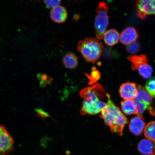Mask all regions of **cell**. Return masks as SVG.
I'll list each match as a JSON object with an SVG mask.
<instances>
[{
  "label": "cell",
  "instance_id": "cell-9",
  "mask_svg": "<svg viewBox=\"0 0 155 155\" xmlns=\"http://www.w3.org/2000/svg\"><path fill=\"white\" fill-rule=\"evenodd\" d=\"M107 107V104L101 101L93 104H88L83 102L81 110V113L83 115L86 114L88 115H96Z\"/></svg>",
  "mask_w": 155,
  "mask_h": 155
},
{
  "label": "cell",
  "instance_id": "cell-6",
  "mask_svg": "<svg viewBox=\"0 0 155 155\" xmlns=\"http://www.w3.org/2000/svg\"><path fill=\"white\" fill-rule=\"evenodd\" d=\"M137 15L141 20H144L148 15L155 14V0L136 1Z\"/></svg>",
  "mask_w": 155,
  "mask_h": 155
},
{
  "label": "cell",
  "instance_id": "cell-19",
  "mask_svg": "<svg viewBox=\"0 0 155 155\" xmlns=\"http://www.w3.org/2000/svg\"><path fill=\"white\" fill-rule=\"evenodd\" d=\"M137 70L140 76L145 79L151 78L153 69L152 67L148 63L144 64L139 67Z\"/></svg>",
  "mask_w": 155,
  "mask_h": 155
},
{
  "label": "cell",
  "instance_id": "cell-5",
  "mask_svg": "<svg viewBox=\"0 0 155 155\" xmlns=\"http://www.w3.org/2000/svg\"><path fill=\"white\" fill-rule=\"evenodd\" d=\"M14 141L6 128L0 125V155H8L14 149Z\"/></svg>",
  "mask_w": 155,
  "mask_h": 155
},
{
  "label": "cell",
  "instance_id": "cell-14",
  "mask_svg": "<svg viewBox=\"0 0 155 155\" xmlns=\"http://www.w3.org/2000/svg\"><path fill=\"white\" fill-rule=\"evenodd\" d=\"M127 59L131 63V68L134 71L137 70L141 65L148 63L149 61L147 56L144 54L130 55L127 57Z\"/></svg>",
  "mask_w": 155,
  "mask_h": 155
},
{
  "label": "cell",
  "instance_id": "cell-17",
  "mask_svg": "<svg viewBox=\"0 0 155 155\" xmlns=\"http://www.w3.org/2000/svg\"><path fill=\"white\" fill-rule=\"evenodd\" d=\"M63 62L65 68L69 69L75 68L78 65V59L74 54L69 53L64 56Z\"/></svg>",
  "mask_w": 155,
  "mask_h": 155
},
{
  "label": "cell",
  "instance_id": "cell-21",
  "mask_svg": "<svg viewBox=\"0 0 155 155\" xmlns=\"http://www.w3.org/2000/svg\"><path fill=\"white\" fill-rule=\"evenodd\" d=\"M86 76L89 80V84L91 85L96 83L99 80L101 77V74L98 70L92 71L90 75L86 74Z\"/></svg>",
  "mask_w": 155,
  "mask_h": 155
},
{
  "label": "cell",
  "instance_id": "cell-16",
  "mask_svg": "<svg viewBox=\"0 0 155 155\" xmlns=\"http://www.w3.org/2000/svg\"><path fill=\"white\" fill-rule=\"evenodd\" d=\"M122 111L126 115H131L137 114V109L133 100H127L121 103Z\"/></svg>",
  "mask_w": 155,
  "mask_h": 155
},
{
  "label": "cell",
  "instance_id": "cell-4",
  "mask_svg": "<svg viewBox=\"0 0 155 155\" xmlns=\"http://www.w3.org/2000/svg\"><path fill=\"white\" fill-rule=\"evenodd\" d=\"M105 92V90L101 84H96L82 89L81 91L80 95L84 99L83 102L93 104L103 99Z\"/></svg>",
  "mask_w": 155,
  "mask_h": 155
},
{
  "label": "cell",
  "instance_id": "cell-26",
  "mask_svg": "<svg viewBox=\"0 0 155 155\" xmlns=\"http://www.w3.org/2000/svg\"><path fill=\"white\" fill-rule=\"evenodd\" d=\"M36 111L37 115L40 117L45 118L49 117L50 116L49 114L41 109H37Z\"/></svg>",
  "mask_w": 155,
  "mask_h": 155
},
{
  "label": "cell",
  "instance_id": "cell-24",
  "mask_svg": "<svg viewBox=\"0 0 155 155\" xmlns=\"http://www.w3.org/2000/svg\"><path fill=\"white\" fill-rule=\"evenodd\" d=\"M61 1H45L44 3L48 8L53 9L56 7L59 6L61 3Z\"/></svg>",
  "mask_w": 155,
  "mask_h": 155
},
{
  "label": "cell",
  "instance_id": "cell-12",
  "mask_svg": "<svg viewBox=\"0 0 155 155\" xmlns=\"http://www.w3.org/2000/svg\"><path fill=\"white\" fill-rule=\"evenodd\" d=\"M50 15L52 20L54 22L61 24L66 21L68 13L64 7L59 5L51 9Z\"/></svg>",
  "mask_w": 155,
  "mask_h": 155
},
{
  "label": "cell",
  "instance_id": "cell-7",
  "mask_svg": "<svg viewBox=\"0 0 155 155\" xmlns=\"http://www.w3.org/2000/svg\"><path fill=\"white\" fill-rule=\"evenodd\" d=\"M137 94L136 97L134 100L143 103L148 108V110L151 115L155 117V110L152 106V97L147 91L144 87L140 85L137 86Z\"/></svg>",
  "mask_w": 155,
  "mask_h": 155
},
{
  "label": "cell",
  "instance_id": "cell-1",
  "mask_svg": "<svg viewBox=\"0 0 155 155\" xmlns=\"http://www.w3.org/2000/svg\"><path fill=\"white\" fill-rule=\"evenodd\" d=\"M107 107L102 110L100 117L103 119L106 124L110 127L112 132L121 136L124 127L128 123V120L120 108L112 102L110 95L107 94Z\"/></svg>",
  "mask_w": 155,
  "mask_h": 155
},
{
  "label": "cell",
  "instance_id": "cell-27",
  "mask_svg": "<svg viewBox=\"0 0 155 155\" xmlns=\"http://www.w3.org/2000/svg\"><path fill=\"white\" fill-rule=\"evenodd\" d=\"M79 15H78L75 14L74 15V16L73 17V19L75 21H77L78 20L79 18Z\"/></svg>",
  "mask_w": 155,
  "mask_h": 155
},
{
  "label": "cell",
  "instance_id": "cell-11",
  "mask_svg": "<svg viewBox=\"0 0 155 155\" xmlns=\"http://www.w3.org/2000/svg\"><path fill=\"white\" fill-rule=\"evenodd\" d=\"M145 127V123L142 115H137L136 117L132 118L130 122V130L136 135H140Z\"/></svg>",
  "mask_w": 155,
  "mask_h": 155
},
{
  "label": "cell",
  "instance_id": "cell-2",
  "mask_svg": "<svg viewBox=\"0 0 155 155\" xmlns=\"http://www.w3.org/2000/svg\"><path fill=\"white\" fill-rule=\"evenodd\" d=\"M77 48L87 61L94 64L101 57L104 46L97 39L88 38L79 41Z\"/></svg>",
  "mask_w": 155,
  "mask_h": 155
},
{
  "label": "cell",
  "instance_id": "cell-22",
  "mask_svg": "<svg viewBox=\"0 0 155 155\" xmlns=\"http://www.w3.org/2000/svg\"><path fill=\"white\" fill-rule=\"evenodd\" d=\"M140 48V44L138 41H136L130 44L126 48L128 53L131 54H135L138 53Z\"/></svg>",
  "mask_w": 155,
  "mask_h": 155
},
{
  "label": "cell",
  "instance_id": "cell-28",
  "mask_svg": "<svg viewBox=\"0 0 155 155\" xmlns=\"http://www.w3.org/2000/svg\"><path fill=\"white\" fill-rule=\"evenodd\" d=\"M151 155H155V145L154 147L153 152L152 154H151Z\"/></svg>",
  "mask_w": 155,
  "mask_h": 155
},
{
  "label": "cell",
  "instance_id": "cell-15",
  "mask_svg": "<svg viewBox=\"0 0 155 155\" xmlns=\"http://www.w3.org/2000/svg\"><path fill=\"white\" fill-rule=\"evenodd\" d=\"M137 149L139 153L142 155H151L153 152L154 144L148 139H143L139 143Z\"/></svg>",
  "mask_w": 155,
  "mask_h": 155
},
{
  "label": "cell",
  "instance_id": "cell-20",
  "mask_svg": "<svg viewBox=\"0 0 155 155\" xmlns=\"http://www.w3.org/2000/svg\"><path fill=\"white\" fill-rule=\"evenodd\" d=\"M145 89L151 96L155 98V77L152 78L147 81Z\"/></svg>",
  "mask_w": 155,
  "mask_h": 155
},
{
  "label": "cell",
  "instance_id": "cell-13",
  "mask_svg": "<svg viewBox=\"0 0 155 155\" xmlns=\"http://www.w3.org/2000/svg\"><path fill=\"white\" fill-rule=\"evenodd\" d=\"M120 35L117 31L111 29L104 33V42L108 45L112 46L117 44L120 40Z\"/></svg>",
  "mask_w": 155,
  "mask_h": 155
},
{
  "label": "cell",
  "instance_id": "cell-25",
  "mask_svg": "<svg viewBox=\"0 0 155 155\" xmlns=\"http://www.w3.org/2000/svg\"><path fill=\"white\" fill-rule=\"evenodd\" d=\"M41 85L42 86H45L46 84L51 83L52 81L51 78H49L47 75H42L41 77Z\"/></svg>",
  "mask_w": 155,
  "mask_h": 155
},
{
  "label": "cell",
  "instance_id": "cell-23",
  "mask_svg": "<svg viewBox=\"0 0 155 155\" xmlns=\"http://www.w3.org/2000/svg\"><path fill=\"white\" fill-rule=\"evenodd\" d=\"M137 109V115H142V114L144 113L145 110H147V107L143 103L138 101L134 100Z\"/></svg>",
  "mask_w": 155,
  "mask_h": 155
},
{
  "label": "cell",
  "instance_id": "cell-10",
  "mask_svg": "<svg viewBox=\"0 0 155 155\" xmlns=\"http://www.w3.org/2000/svg\"><path fill=\"white\" fill-rule=\"evenodd\" d=\"M138 37L139 34L137 30L134 27L130 26L122 31L120 36V41L122 44L129 45L136 42Z\"/></svg>",
  "mask_w": 155,
  "mask_h": 155
},
{
  "label": "cell",
  "instance_id": "cell-18",
  "mask_svg": "<svg viewBox=\"0 0 155 155\" xmlns=\"http://www.w3.org/2000/svg\"><path fill=\"white\" fill-rule=\"evenodd\" d=\"M144 132L147 139L151 141H155V121L147 124L144 128Z\"/></svg>",
  "mask_w": 155,
  "mask_h": 155
},
{
  "label": "cell",
  "instance_id": "cell-8",
  "mask_svg": "<svg viewBox=\"0 0 155 155\" xmlns=\"http://www.w3.org/2000/svg\"><path fill=\"white\" fill-rule=\"evenodd\" d=\"M121 98L124 100H134L137 94V87L135 83L127 82L122 84L119 89Z\"/></svg>",
  "mask_w": 155,
  "mask_h": 155
},
{
  "label": "cell",
  "instance_id": "cell-3",
  "mask_svg": "<svg viewBox=\"0 0 155 155\" xmlns=\"http://www.w3.org/2000/svg\"><path fill=\"white\" fill-rule=\"evenodd\" d=\"M109 7L105 2H101L98 4L96 12L97 15L95 20L94 27L97 39L102 40L104 38L109 24L108 10Z\"/></svg>",
  "mask_w": 155,
  "mask_h": 155
}]
</instances>
